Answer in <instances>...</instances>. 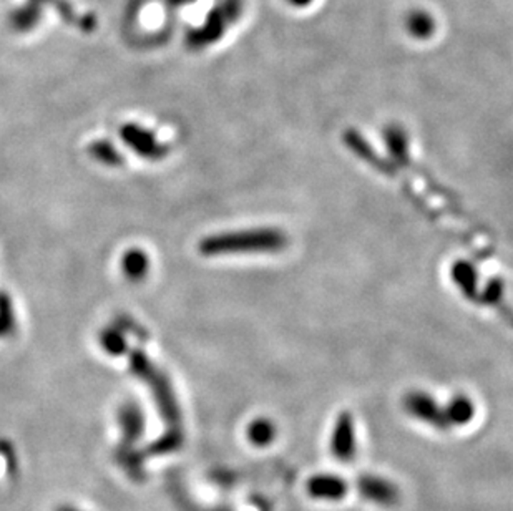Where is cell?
Here are the masks:
<instances>
[{
  "label": "cell",
  "instance_id": "1",
  "mask_svg": "<svg viewBox=\"0 0 513 511\" xmlns=\"http://www.w3.org/2000/svg\"><path fill=\"white\" fill-rule=\"evenodd\" d=\"M127 354H129L130 370L150 387V392L153 395L160 413L168 427L165 435L150 448V452L165 454L176 450L183 442V429H182V412L174 395L173 385L170 382V377L158 365L153 364L145 352L129 350Z\"/></svg>",
  "mask_w": 513,
  "mask_h": 511
},
{
  "label": "cell",
  "instance_id": "2",
  "mask_svg": "<svg viewBox=\"0 0 513 511\" xmlns=\"http://www.w3.org/2000/svg\"><path fill=\"white\" fill-rule=\"evenodd\" d=\"M279 243L283 241L275 231H243L206 237L200 245V251L208 256L273 251L277 249Z\"/></svg>",
  "mask_w": 513,
  "mask_h": 511
},
{
  "label": "cell",
  "instance_id": "3",
  "mask_svg": "<svg viewBox=\"0 0 513 511\" xmlns=\"http://www.w3.org/2000/svg\"><path fill=\"white\" fill-rule=\"evenodd\" d=\"M358 492L366 502L376 506L391 508L401 502V488L382 474H366L358 478Z\"/></svg>",
  "mask_w": 513,
  "mask_h": 511
},
{
  "label": "cell",
  "instance_id": "4",
  "mask_svg": "<svg viewBox=\"0 0 513 511\" xmlns=\"http://www.w3.org/2000/svg\"><path fill=\"white\" fill-rule=\"evenodd\" d=\"M330 454L340 462H351L358 454V433L349 412H342L334 423L330 435Z\"/></svg>",
  "mask_w": 513,
  "mask_h": 511
},
{
  "label": "cell",
  "instance_id": "5",
  "mask_svg": "<svg viewBox=\"0 0 513 511\" xmlns=\"http://www.w3.org/2000/svg\"><path fill=\"white\" fill-rule=\"evenodd\" d=\"M120 133H121V140L125 141V145L145 160L156 162L168 155V146L160 143L155 135L152 131H148L147 128L129 123L121 128Z\"/></svg>",
  "mask_w": 513,
  "mask_h": 511
},
{
  "label": "cell",
  "instance_id": "6",
  "mask_svg": "<svg viewBox=\"0 0 513 511\" xmlns=\"http://www.w3.org/2000/svg\"><path fill=\"white\" fill-rule=\"evenodd\" d=\"M239 2L238 0H231L228 4H225L221 9H216L211 14L208 22L203 26L198 32L194 30L188 36L190 46L194 48L208 46V42H213L215 38L221 36V32H225V28L231 20H235V16H238Z\"/></svg>",
  "mask_w": 513,
  "mask_h": 511
},
{
  "label": "cell",
  "instance_id": "7",
  "mask_svg": "<svg viewBox=\"0 0 513 511\" xmlns=\"http://www.w3.org/2000/svg\"><path fill=\"white\" fill-rule=\"evenodd\" d=\"M403 407L413 415L414 419L421 420L424 423L432 425L435 429L444 430L449 427L447 419H445V412L442 411L437 405V402L427 393H409L403 401Z\"/></svg>",
  "mask_w": 513,
  "mask_h": 511
},
{
  "label": "cell",
  "instance_id": "8",
  "mask_svg": "<svg viewBox=\"0 0 513 511\" xmlns=\"http://www.w3.org/2000/svg\"><path fill=\"white\" fill-rule=\"evenodd\" d=\"M306 492L312 500L340 502L348 495V480L336 474H312L306 484Z\"/></svg>",
  "mask_w": 513,
  "mask_h": 511
},
{
  "label": "cell",
  "instance_id": "9",
  "mask_svg": "<svg viewBox=\"0 0 513 511\" xmlns=\"http://www.w3.org/2000/svg\"><path fill=\"white\" fill-rule=\"evenodd\" d=\"M119 423L121 427V448L120 454L125 450H131L138 438L145 433V415L140 411L137 403H125L119 412Z\"/></svg>",
  "mask_w": 513,
  "mask_h": 511
},
{
  "label": "cell",
  "instance_id": "10",
  "mask_svg": "<svg viewBox=\"0 0 513 511\" xmlns=\"http://www.w3.org/2000/svg\"><path fill=\"white\" fill-rule=\"evenodd\" d=\"M121 269L130 281H141L147 277L150 269V259L147 253L141 249H130L121 259Z\"/></svg>",
  "mask_w": 513,
  "mask_h": 511
},
{
  "label": "cell",
  "instance_id": "11",
  "mask_svg": "<svg viewBox=\"0 0 513 511\" xmlns=\"http://www.w3.org/2000/svg\"><path fill=\"white\" fill-rule=\"evenodd\" d=\"M40 18H42V4L37 0H30L27 5H22L16 12H12L10 26L19 32H27L37 26Z\"/></svg>",
  "mask_w": 513,
  "mask_h": 511
},
{
  "label": "cell",
  "instance_id": "12",
  "mask_svg": "<svg viewBox=\"0 0 513 511\" xmlns=\"http://www.w3.org/2000/svg\"><path fill=\"white\" fill-rule=\"evenodd\" d=\"M445 412V419L450 425H466L470 420L474 419L476 407L470 399L466 395H457L450 401L449 407Z\"/></svg>",
  "mask_w": 513,
  "mask_h": 511
},
{
  "label": "cell",
  "instance_id": "13",
  "mask_svg": "<svg viewBox=\"0 0 513 511\" xmlns=\"http://www.w3.org/2000/svg\"><path fill=\"white\" fill-rule=\"evenodd\" d=\"M276 430L275 423L269 419L253 420L246 429V437L249 443H253L255 447H267L273 443L275 440Z\"/></svg>",
  "mask_w": 513,
  "mask_h": 511
},
{
  "label": "cell",
  "instance_id": "14",
  "mask_svg": "<svg viewBox=\"0 0 513 511\" xmlns=\"http://www.w3.org/2000/svg\"><path fill=\"white\" fill-rule=\"evenodd\" d=\"M90 155L97 162H100L101 164H107V166H121L123 164V156L107 140H100V141L92 143V146H90Z\"/></svg>",
  "mask_w": 513,
  "mask_h": 511
},
{
  "label": "cell",
  "instance_id": "15",
  "mask_svg": "<svg viewBox=\"0 0 513 511\" xmlns=\"http://www.w3.org/2000/svg\"><path fill=\"white\" fill-rule=\"evenodd\" d=\"M100 344L111 356H123L129 352L127 340L117 328H105L100 334Z\"/></svg>",
  "mask_w": 513,
  "mask_h": 511
},
{
  "label": "cell",
  "instance_id": "16",
  "mask_svg": "<svg viewBox=\"0 0 513 511\" xmlns=\"http://www.w3.org/2000/svg\"><path fill=\"white\" fill-rule=\"evenodd\" d=\"M16 328V316L12 299L5 292H0V338H7Z\"/></svg>",
  "mask_w": 513,
  "mask_h": 511
},
{
  "label": "cell",
  "instance_id": "17",
  "mask_svg": "<svg viewBox=\"0 0 513 511\" xmlns=\"http://www.w3.org/2000/svg\"><path fill=\"white\" fill-rule=\"evenodd\" d=\"M57 511H82L79 510V508H75L72 505H62V506H58V510Z\"/></svg>",
  "mask_w": 513,
  "mask_h": 511
}]
</instances>
